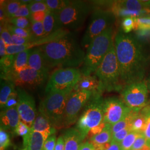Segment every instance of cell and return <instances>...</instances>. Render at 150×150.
Listing matches in <instances>:
<instances>
[{"instance_id": "1", "label": "cell", "mask_w": 150, "mask_h": 150, "mask_svg": "<svg viewBox=\"0 0 150 150\" xmlns=\"http://www.w3.org/2000/svg\"><path fill=\"white\" fill-rule=\"evenodd\" d=\"M114 45L123 87L144 80L149 58L142 44L134 35L119 31L114 38Z\"/></svg>"}, {"instance_id": "2", "label": "cell", "mask_w": 150, "mask_h": 150, "mask_svg": "<svg viewBox=\"0 0 150 150\" xmlns=\"http://www.w3.org/2000/svg\"><path fill=\"white\" fill-rule=\"evenodd\" d=\"M48 68L64 67L75 68L83 64L85 53L71 33L40 47Z\"/></svg>"}, {"instance_id": "3", "label": "cell", "mask_w": 150, "mask_h": 150, "mask_svg": "<svg viewBox=\"0 0 150 150\" xmlns=\"http://www.w3.org/2000/svg\"><path fill=\"white\" fill-rule=\"evenodd\" d=\"M95 75L99 82V92L121 91L123 86L114 43L98 66Z\"/></svg>"}, {"instance_id": "4", "label": "cell", "mask_w": 150, "mask_h": 150, "mask_svg": "<svg viewBox=\"0 0 150 150\" xmlns=\"http://www.w3.org/2000/svg\"><path fill=\"white\" fill-rule=\"evenodd\" d=\"M113 33V26L108 27L91 42L82 66V76H90L96 72L114 43Z\"/></svg>"}, {"instance_id": "5", "label": "cell", "mask_w": 150, "mask_h": 150, "mask_svg": "<svg viewBox=\"0 0 150 150\" xmlns=\"http://www.w3.org/2000/svg\"><path fill=\"white\" fill-rule=\"evenodd\" d=\"M72 90L54 91L46 94L41 102L39 111L50 120L54 128L64 127V116L67 101Z\"/></svg>"}, {"instance_id": "6", "label": "cell", "mask_w": 150, "mask_h": 150, "mask_svg": "<svg viewBox=\"0 0 150 150\" xmlns=\"http://www.w3.org/2000/svg\"><path fill=\"white\" fill-rule=\"evenodd\" d=\"M103 120V100L101 95L92 97L85 108L76 125V129L80 133L83 140L91 129L96 127Z\"/></svg>"}, {"instance_id": "7", "label": "cell", "mask_w": 150, "mask_h": 150, "mask_svg": "<svg viewBox=\"0 0 150 150\" xmlns=\"http://www.w3.org/2000/svg\"><path fill=\"white\" fill-rule=\"evenodd\" d=\"M91 10V6L86 1H71L58 15L62 27L76 30L82 27Z\"/></svg>"}, {"instance_id": "8", "label": "cell", "mask_w": 150, "mask_h": 150, "mask_svg": "<svg viewBox=\"0 0 150 150\" xmlns=\"http://www.w3.org/2000/svg\"><path fill=\"white\" fill-rule=\"evenodd\" d=\"M115 15L111 10L97 9L93 12L90 23L81 40V46L88 48L91 42L108 27L112 26Z\"/></svg>"}, {"instance_id": "9", "label": "cell", "mask_w": 150, "mask_h": 150, "mask_svg": "<svg viewBox=\"0 0 150 150\" xmlns=\"http://www.w3.org/2000/svg\"><path fill=\"white\" fill-rule=\"evenodd\" d=\"M82 74L76 68H64L55 70L48 81L45 92L74 90L80 81Z\"/></svg>"}, {"instance_id": "10", "label": "cell", "mask_w": 150, "mask_h": 150, "mask_svg": "<svg viewBox=\"0 0 150 150\" xmlns=\"http://www.w3.org/2000/svg\"><path fill=\"white\" fill-rule=\"evenodd\" d=\"M149 91L146 80L125 86L121 92L122 100L131 110L140 111L148 105Z\"/></svg>"}, {"instance_id": "11", "label": "cell", "mask_w": 150, "mask_h": 150, "mask_svg": "<svg viewBox=\"0 0 150 150\" xmlns=\"http://www.w3.org/2000/svg\"><path fill=\"white\" fill-rule=\"evenodd\" d=\"M95 94L98 93L86 90L71 92L65 107L64 127H69L76 122L82 108Z\"/></svg>"}, {"instance_id": "12", "label": "cell", "mask_w": 150, "mask_h": 150, "mask_svg": "<svg viewBox=\"0 0 150 150\" xmlns=\"http://www.w3.org/2000/svg\"><path fill=\"white\" fill-rule=\"evenodd\" d=\"M111 11L115 16L140 17L150 16V1L126 0L113 1Z\"/></svg>"}, {"instance_id": "13", "label": "cell", "mask_w": 150, "mask_h": 150, "mask_svg": "<svg viewBox=\"0 0 150 150\" xmlns=\"http://www.w3.org/2000/svg\"><path fill=\"white\" fill-rule=\"evenodd\" d=\"M16 90L18 95L16 108L20 120L31 128L37 116L35 100L24 89L16 87Z\"/></svg>"}, {"instance_id": "14", "label": "cell", "mask_w": 150, "mask_h": 150, "mask_svg": "<svg viewBox=\"0 0 150 150\" xmlns=\"http://www.w3.org/2000/svg\"><path fill=\"white\" fill-rule=\"evenodd\" d=\"M132 110L122 99L109 97L103 100V120L112 126L125 117Z\"/></svg>"}, {"instance_id": "15", "label": "cell", "mask_w": 150, "mask_h": 150, "mask_svg": "<svg viewBox=\"0 0 150 150\" xmlns=\"http://www.w3.org/2000/svg\"><path fill=\"white\" fill-rule=\"evenodd\" d=\"M47 76L33 70L29 66L16 74H10L5 80L11 81L16 87L35 88L42 84Z\"/></svg>"}, {"instance_id": "16", "label": "cell", "mask_w": 150, "mask_h": 150, "mask_svg": "<svg viewBox=\"0 0 150 150\" xmlns=\"http://www.w3.org/2000/svg\"><path fill=\"white\" fill-rule=\"evenodd\" d=\"M70 31L67 29H61L55 32H54L48 36H45L43 38H38L34 41H31L29 43L23 44L21 45H13L11 46H8L6 47L7 54L15 55L22 51H26L31 48L40 47L42 45H44L47 43H50L51 42L57 40L59 38L64 36L65 35L69 34Z\"/></svg>"}, {"instance_id": "17", "label": "cell", "mask_w": 150, "mask_h": 150, "mask_svg": "<svg viewBox=\"0 0 150 150\" xmlns=\"http://www.w3.org/2000/svg\"><path fill=\"white\" fill-rule=\"evenodd\" d=\"M31 129L42 134L45 141L49 136L53 135L56 132V129L52 126L50 120L40 111L38 113Z\"/></svg>"}, {"instance_id": "18", "label": "cell", "mask_w": 150, "mask_h": 150, "mask_svg": "<svg viewBox=\"0 0 150 150\" xmlns=\"http://www.w3.org/2000/svg\"><path fill=\"white\" fill-rule=\"evenodd\" d=\"M20 121L16 106L3 110L1 112V128L5 131L8 129L15 132Z\"/></svg>"}, {"instance_id": "19", "label": "cell", "mask_w": 150, "mask_h": 150, "mask_svg": "<svg viewBox=\"0 0 150 150\" xmlns=\"http://www.w3.org/2000/svg\"><path fill=\"white\" fill-rule=\"evenodd\" d=\"M28 64L30 68L48 77L49 68L43 58L42 53L38 47L31 49Z\"/></svg>"}, {"instance_id": "20", "label": "cell", "mask_w": 150, "mask_h": 150, "mask_svg": "<svg viewBox=\"0 0 150 150\" xmlns=\"http://www.w3.org/2000/svg\"><path fill=\"white\" fill-rule=\"evenodd\" d=\"M45 141L42 134L31 129L30 133L23 137V146L20 150H43Z\"/></svg>"}, {"instance_id": "21", "label": "cell", "mask_w": 150, "mask_h": 150, "mask_svg": "<svg viewBox=\"0 0 150 150\" xmlns=\"http://www.w3.org/2000/svg\"><path fill=\"white\" fill-rule=\"evenodd\" d=\"M64 150H79L83 139L80 132L76 128L66 129L63 134Z\"/></svg>"}, {"instance_id": "22", "label": "cell", "mask_w": 150, "mask_h": 150, "mask_svg": "<svg viewBox=\"0 0 150 150\" xmlns=\"http://www.w3.org/2000/svg\"><path fill=\"white\" fill-rule=\"evenodd\" d=\"M74 91L86 90L90 91L101 95L99 92V82L95 75L82 76L80 81L75 86Z\"/></svg>"}, {"instance_id": "23", "label": "cell", "mask_w": 150, "mask_h": 150, "mask_svg": "<svg viewBox=\"0 0 150 150\" xmlns=\"http://www.w3.org/2000/svg\"><path fill=\"white\" fill-rule=\"evenodd\" d=\"M43 25L46 36H48L63 28L59 21L58 13L51 11L47 13L43 20Z\"/></svg>"}, {"instance_id": "24", "label": "cell", "mask_w": 150, "mask_h": 150, "mask_svg": "<svg viewBox=\"0 0 150 150\" xmlns=\"http://www.w3.org/2000/svg\"><path fill=\"white\" fill-rule=\"evenodd\" d=\"M31 49L22 51L15 54L13 70L10 74H16L28 67V57Z\"/></svg>"}, {"instance_id": "25", "label": "cell", "mask_w": 150, "mask_h": 150, "mask_svg": "<svg viewBox=\"0 0 150 150\" xmlns=\"http://www.w3.org/2000/svg\"><path fill=\"white\" fill-rule=\"evenodd\" d=\"M112 125L106 123L105 128L102 132L91 138L89 142H91L93 146L104 145L111 142L112 139Z\"/></svg>"}, {"instance_id": "26", "label": "cell", "mask_w": 150, "mask_h": 150, "mask_svg": "<svg viewBox=\"0 0 150 150\" xmlns=\"http://www.w3.org/2000/svg\"><path fill=\"white\" fill-rule=\"evenodd\" d=\"M2 80V79H1ZM15 84L11 81L2 80H1V91H0V106L3 109L11 93L15 91Z\"/></svg>"}, {"instance_id": "27", "label": "cell", "mask_w": 150, "mask_h": 150, "mask_svg": "<svg viewBox=\"0 0 150 150\" xmlns=\"http://www.w3.org/2000/svg\"><path fill=\"white\" fill-rule=\"evenodd\" d=\"M15 55L6 54L1 58V79L5 80L6 78L11 74L13 70Z\"/></svg>"}, {"instance_id": "28", "label": "cell", "mask_w": 150, "mask_h": 150, "mask_svg": "<svg viewBox=\"0 0 150 150\" xmlns=\"http://www.w3.org/2000/svg\"><path fill=\"white\" fill-rule=\"evenodd\" d=\"M139 112L132 110L125 117L118 122L113 125L112 126V134L127 127H131L132 129V124L136 116Z\"/></svg>"}, {"instance_id": "29", "label": "cell", "mask_w": 150, "mask_h": 150, "mask_svg": "<svg viewBox=\"0 0 150 150\" xmlns=\"http://www.w3.org/2000/svg\"><path fill=\"white\" fill-rule=\"evenodd\" d=\"M44 2L48 7L49 11L59 13L71 3V1L66 0H45Z\"/></svg>"}, {"instance_id": "30", "label": "cell", "mask_w": 150, "mask_h": 150, "mask_svg": "<svg viewBox=\"0 0 150 150\" xmlns=\"http://www.w3.org/2000/svg\"><path fill=\"white\" fill-rule=\"evenodd\" d=\"M2 3L4 6L6 15L8 19L13 17L22 4L21 1H2Z\"/></svg>"}, {"instance_id": "31", "label": "cell", "mask_w": 150, "mask_h": 150, "mask_svg": "<svg viewBox=\"0 0 150 150\" xmlns=\"http://www.w3.org/2000/svg\"><path fill=\"white\" fill-rule=\"evenodd\" d=\"M145 119V129L144 134L147 141V145L150 147V105H148L141 111Z\"/></svg>"}, {"instance_id": "32", "label": "cell", "mask_w": 150, "mask_h": 150, "mask_svg": "<svg viewBox=\"0 0 150 150\" xmlns=\"http://www.w3.org/2000/svg\"><path fill=\"white\" fill-rule=\"evenodd\" d=\"M142 133H139L136 131H131L129 134L125 138V139L120 143L121 150H131V149L134 145L136 139Z\"/></svg>"}, {"instance_id": "33", "label": "cell", "mask_w": 150, "mask_h": 150, "mask_svg": "<svg viewBox=\"0 0 150 150\" xmlns=\"http://www.w3.org/2000/svg\"><path fill=\"white\" fill-rule=\"evenodd\" d=\"M145 129V119L144 115L139 111L132 124V130L144 134Z\"/></svg>"}, {"instance_id": "34", "label": "cell", "mask_w": 150, "mask_h": 150, "mask_svg": "<svg viewBox=\"0 0 150 150\" xmlns=\"http://www.w3.org/2000/svg\"><path fill=\"white\" fill-rule=\"evenodd\" d=\"M30 30L32 32L33 37L36 39L46 36L45 35L43 22H31Z\"/></svg>"}, {"instance_id": "35", "label": "cell", "mask_w": 150, "mask_h": 150, "mask_svg": "<svg viewBox=\"0 0 150 150\" xmlns=\"http://www.w3.org/2000/svg\"><path fill=\"white\" fill-rule=\"evenodd\" d=\"M7 27L9 31L16 35L21 38H33L32 35V32L30 29H23L21 28L14 26L12 25H7Z\"/></svg>"}, {"instance_id": "36", "label": "cell", "mask_w": 150, "mask_h": 150, "mask_svg": "<svg viewBox=\"0 0 150 150\" xmlns=\"http://www.w3.org/2000/svg\"><path fill=\"white\" fill-rule=\"evenodd\" d=\"M12 25L23 29H30L31 21L26 17H13L9 19Z\"/></svg>"}, {"instance_id": "37", "label": "cell", "mask_w": 150, "mask_h": 150, "mask_svg": "<svg viewBox=\"0 0 150 150\" xmlns=\"http://www.w3.org/2000/svg\"><path fill=\"white\" fill-rule=\"evenodd\" d=\"M121 27L122 32L125 33H129L132 30H135L136 27V18L131 17L123 18Z\"/></svg>"}, {"instance_id": "38", "label": "cell", "mask_w": 150, "mask_h": 150, "mask_svg": "<svg viewBox=\"0 0 150 150\" xmlns=\"http://www.w3.org/2000/svg\"><path fill=\"white\" fill-rule=\"evenodd\" d=\"M28 7L31 13L36 12H50L48 7L44 1H41L40 2H38L36 0L32 1V2L28 4Z\"/></svg>"}, {"instance_id": "39", "label": "cell", "mask_w": 150, "mask_h": 150, "mask_svg": "<svg viewBox=\"0 0 150 150\" xmlns=\"http://www.w3.org/2000/svg\"><path fill=\"white\" fill-rule=\"evenodd\" d=\"M136 24L135 30H150V16L136 18Z\"/></svg>"}, {"instance_id": "40", "label": "cell", "mask_w": 150, "mask_h": 150, "mask_svg": "<svg viewBox=\"0 0 150 150\" xmlns=\"http://www.w3.org/2000/svg\"><path fill=\"white\" fill-rule=\"evenodd\" d=\"M7 23L1 24V38L5 42L6 46L14 45L11 34L7 27Z\"/></svg>"}, {"instance_id": "41", "label": "cell", "mask_w": 150, "mask_h": 150, "mask_svg": "<svg viewBox=\"0 0 150 150\" xmlns=\"http://www.w3.org/2000/svg\"><path fill=\"white\" fill-rule=\"evenodd\" d=\"M131 131H132V129L131 127H127L113 134L111 142L120 144Z\"/></svg>"}, {"instance_id": "42", "label": "cell", "mask_w": 150, "mask_h": 150, "mask_svg": "<svg viewBox=\"0 0 150 150\" xmlns=\"http://www.w3.org/2000/svg\"><path fill=\"white\" fill-rule=\"evenodd\" d=\"M10 145V139L8 134L5 129L0 130V150H6Z\"/></svg>"}, {"instance_id": "43", "label": "cell", "mask_w": 150, "mask_h": 150, "mask_svg": "<svg viewBox=\"0 0 150 150\" xmlns=\"http://www.w3.org/2000/svg\"><path fill=\"white\" fill-rule=\"evenodd\" d=\"M139 42L142 43L146 42L150 40V30H135V34L134 35Z\"/></svg>"}, {"instance_id": "44", "label": "cell", "mask_w": 150, "mask_h": 150, "mask_svg": "<svg viewBox=\"0 0 150 150\" xmlns=\"http://www.w3.org/2000/svg\"><path fill=\"white\" fill-rule=\"evenodd\" d=\"M31 13L28 4H25L22 3L21 5L20 6L18 11L13 16V17H26L28 18H30V16Z\"/></svg>"}, {"instance_id": "45", "label": "cell", "mask_w": 150, "mask_h": 150, "mask_svg": "<svg viewBox=\"0 0 150 150\" xmlns=\"http://www.w3.org/2000/svg\"><path fill=\"white\" fill-rule=\"evenodd\" d=\"M31 131V128L29 127L27 125L23 123L20 121L18 123L17 127H16L15 132L18 136H20L22 137L27 136L30 133Z\"/></svg>"}, {"instance_id": "46", "label": "cell", "mask_w": 150, "mask_h": 150, "mask_svg": "<svg viewBox=\"0 0 150 150\" xmlns=\"http://www.w3.org/2000/svg\"><path fill=\"white\" fill-rule=\"evenodd\" d=\"M18 102V95L17 91H13L8 97L5 105L2 110H7L12 107H16Z\"/></svg>"}, {"instance_id": "47", "label": "cell", "mask_w": 150, "mask_h": 150, "mask_svg": "<svg viewBox=\"0 0 150 150\" xmlns=\"http://www.w3.org/2000/svg\"><path fill=\"white\" fill-rule=\"evenodd\" d=\"M146 145H147V141L146 139L144 134H141L137 137V139H136L134 145H132L131 149V150H139Z\"/></svg>"}, {"instance_id": "48", "label": "cell", "mask_w": 150, "mask_h": 150, "mask_svg": "<svg viewBox=\"0 0 150 150\" xmlns=\"http://www.w3.org/2000/svg\"><path fill=\"white\" fill-rule=\"evenodd\" d=\"M56 141V137L54 134L49 136L45 141L43 150H54Z\"/></svg>"}, {"instance_id": "49", "label": "cell", "mask_w": 150, "mask_h": 150, "mask_svg": "<svg viewBox=\"0 0 150 150\" xmlns=\"http://www.w3.org/2000/svg\"><path fill=\"white\" fill-rule=\"evenodd\" d=\"M106 125V123H105V122L102 121V122L100 123V125H98V126H97L96 127L91 129L89 131L88 134L87 135V137L89 139H90L92 137L96 136L97 134H100L103 131V129L105 128Z\"/></svg>"}, {"instance_id": "50", "label": "cell", "mask_w": 150, "mask_h": 150, "mask_svg": "<svg viewBox=\"0 0 150 150\" xmlns=\"http://www.w3.org/2000/svg\"><path fill=\"white\" fill-rule=\"evenodd\" d=\"M47 12H36L32 13L30 16L31 22H43Z\"/></svg>"}, {"instance_id": "51", "label": "cell", "mask_w": 150, "mask_h": 150, "mask_svg": "<svg viewBox=\"0 0 150 150\" xmlns=\"http://www.w3.org/2000/svg\"><path fill=\"white\" fill-rule=\"evenodd\" d=\"M54 150H64V141L62 136H59L57 139Z\"/></svg>"}, {"instance_id": "52", "label": "cell", "mask_w": 150, "mask_h": 150, "mask_svg": "<svg viewBox=\"0 0 150 150\" xmlns=\"http://www.w3.org/2000/svg\"><path fill=\"white\" fill-rule=\"evenodd\" d=\"M79 150H95V149L91 142L87 141L81 145Z\"/></svg>"}, {"instance_id": "53", "label": "cell", "mask_w": 150, "mask_h": 150, "mask_svg": "<svg viewBox=\"0 0 150 150\" xmlns=\"http://www.w3.org/2000/svg\"><path fill=\"white\" fill-rule=\"evenodd\" d=\"M6 45L4 40L1 38H0V56L1 57H3L7 54L6 51Z\"/></svg>"}, {"instance_id": "54", "label": "cell", "mask_w": 150, "mask_h": 150, "mask_svg": "<svg viewBox=\"0 0 150 150\" xmlns=\"http://www.w3.org/2000/svg\"><path fill=\"white\" fill-rule=\"evenodd\" d=\"M105 150H121L120 144L111 142V145Z\"/></svg>"}, {"instance_id": "55", "label": "cell", "mask_w": 150, "mask_h": 150, "mask_svg": "<svg viewBox=\"0 0 150 150\" xmlns=\"http://www.w3.org/2000/svg\"><path fill=\"white\" fill-rule=\"evenodd\" d=\"M146 83H147V87H148V90L150 93V75L149 76L147 79L146 80Z\"/></svg>"}, {"instance_id": "56", "label": "cell", "mask_w": 150, "mask_h": 150, "mask_svg": "<svg viewBox=\"0 0 150 150\" xmlns=\"http://www.w3.org/2000/svg\"><path fill=\"white\" fill-rule=\"evenodd\" d=\"M137 150H150V147L148 145H146L144 147H142V149Z\"/></svg>"}]
</instances>
